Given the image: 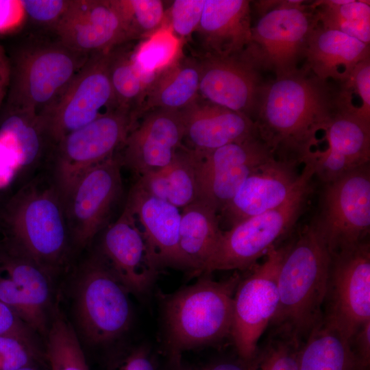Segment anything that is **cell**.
Masks as SVG:
<instances>
[{"instance_id": "1", "label": "cell", "mask_w": 370, "mask_h": 370, "mask_svg": "<svg viewBox=\"0 0 370 370\" xmlns=\"http://www.w3.org/2000/svg\"><path fill=\"white\" fill-rule=\"evenodd\" d=\"M332 82L319 79L304 64L264 82L254 121L258 137L275 158L304 164L338 109Z\"/></svg>"}, {"instance_id": "34", "label": "cell", "mask_w": 370, "mask_h": 370, "mask_svg": "<svg viewBox=\"0 0 370 370\" xmlns=\"http://www.w3.org/2000/svg\"><path fill=\"white\" fill-rule=\"evenodd\" d=\"M46 357L51 370H88L75 330L58 310L47 330Z\"/></svg>"}, {"instance_id": "40", "label": "cell", "mask_w": 370, "mask_h": 370, "mask_svg": "<svg viewBox=\"0 0 370 370\" xmlns=\"http://www.w3.org/2000/svg\"><path fill=\"white\" fill-rule=\"evenodd\" d=\"M36 349L14 336H0V370H16L31 365Z\"/></svg>"}, {"instance_id": "22", "label": "cell", "mask_w": 370, "mask_h": 370, "mask_svg": "<svg viewBox=\"0 0 370 370\" xmlns=\"http://www.w3.org/2000/svg\"><path fill=\"white\" fill-rule=\"evenodd\" d=\"M125 206L133 215L158 268L186 269L180 249L179 208L151 195L136 183Z\"/></svg>"}, {"instance_id": "25", "label": "cell", "mask_w": 370, "mask_h": 370, "mask_svg": "<svg viewBox=\"0 0 370 370\" xmlns=\"http://www.w3.org/2000/svg\"><path fill=\"white\" fill-rule=\"evenodd\" d=\"M369 46L317 23L308 38L304 65L321 79L341 82L360 62L370 58Z\"/></svg>"}, {"instance_id": "26", "label": "cell", "mask_w": 370, "mask_h": 370, "mask_svg": "<svg viewBox=\"0 0 370 370\" xmlns=\"http://www.w3.org/2000/svg\"><path fill=\"white\" fill-rule=\"evenodd\" d=\"M222 232L217 212L207 203L197 199L182 208L180 249L186 270L202 274Z\"/></svg>"}, {"instance_id": "4", "label": "cell", "mask_w": 370, "mask_h": 370, "mask_svg": "<svg viewBox=\"0 0 370 370\" xmlns=\"http://www.w3.org/2000/svg\"><path fill=\"white\" fill-rule=\"evenodd\" d=\"M304 1H270L269 10L252 25L245 52L262 71L275 77L301 66L309 36L317 25L314 8Z\"/></svg>"}, {"instance_id": "19", "label": "cell", "mask_w": 370, "mask_h": 370, "mask_svg": "<svg viewBox=\"0 0 370 370\" xmlns=\"http://www.w3.org/2000/svg\"><path fill=\"white\" fill-rule=\"evenodd\" d=\"M325 184L370 161V122L338 109L330 118L306 162ZM304 162V163H305Z\"/></svg>"}, {"instance_id": "13", "label": "cell", "mask_w": 370, "mask_h": 370, "mask_svg": "<svg viewBox=\"0 0 370 370\" xmlns=\"http://www.w3.org/2000/svg\"><path fill=\"white\" fill-rule=\"evenodd\" d=\"M122 166L113 155L82 175L62 198L69 232L79 246L106 225L123 192Z\"/></svg>"}, {"instance_id": "46", "label": "cell", "mask_w": 370, "mask_h": 370, "mask_svg": "<svg viewBox=\"0 0 370 370\" xmlns=\"http://www.w3.org/2000/svg\"><path fill=\"white\" fill-rule=\"evenodd\" d=\"M116 370H153L151 362L140 352H134Z\"/></svg>"}, {"instance_id": "2", "label": "cell", "mask_w": 370, "mask_h": 370, "mask_svg": "<svg viewBox=\"0 0 370 370\" xmlns=\"http://www.w3.org/2000/svg\"><path fill=\"white\" fill-rule=\"evenodd\" d=\"M331 263L332 254L314 220L289 245L279 270V304L271 322L281 332L299 340L322 321Z\"/></svg>"}, {"instance_id": "36", "label": "cell", "mask_w": 370, "mask_h": 370, "mask_svg": "<svg viewBox=\"0 0 370 370\" xmlns=\"http://www.w3.org/2000/svg\"><path fill=\"white\" fill-rule=\"evenodd\" d=\"M1 131L8 133L18 149L21 166L33 164L41 150V132H45L40 118L32 119L14 112L2 123Z\"/></svg>"}, {"instance_id": "29", "label": "cell", "mask_w": 370, "mask_h": 370, "mask_svg": "<svg viewBox=\"0 0 370 370\" xmlns=\"http://www.w3.org/2000/svg\"><path fill=\"white\" fill-rule=\"evenodd\" d=\"M299 370H363L352 341L325 319L300 347Z\"/></svg>"}, {"instance_id": "5", "label": "cell", "mask_w": 370, "mask_h": 370, "mask_svg": "<svg viewBox=\"0 0 370 370\" xmlns=\"http://www.w3.org/2000/svg\"><path fill=\"white\" fill-rule=\"evenodd\" d=\"M308 176L282 206L247 218L223 231L202 273L251 269L299 218L311 191Z\"/></svg>"}, {"instance_id": "27", "label": "cell", "mask_w": 370, "mask_h": 370, "mask_svg": "<svg viewBox=\"0 0 370 370\" xmlns=\"http://www.w3.org/2000/svg\"><path fill=\"white\" fill-rule=\"evenodd\" d=\"M199 58L184 55L160 73L151 84L140 116L154 109L180 111L199 98Z\"/></svg>"}, {"instance_id": "42", "label": "cell", "mask_w": 370, "mask_h": 370, "mask_svg": "<svg viewBox=\"0 0 370 370\" xmlns=\"http://www.w3.org/2000/svg\"><path fill=\"white\" fill-rule=\"evenodd\" d=\"M29 328L10 307L0 301V336L16 337L34 347Z\"/></svg>"}, {"instance_id": "30", "label": "cell", "mask_w": 370, "mask_h": 370, "mask_svg": "<svg viewBox=\"0 0 370 370\" xmlns=\"http://www.w3.org/2000/svg\"><path fill=\"white\" fill-rule=\"evenodd\" d=\"M3 268L25 295L32 314L31 328L40 333L47 332L49 287L43 267L25 255V258L5 260Z\"/></svg>"}, {"instance_id": "20", "label": "cell", "mask_w": 370, "mask_h": 370, "mask_svg": "<svg viewBox=\"0 0 370 370\" xmlns=\"http://www.w3.org/2000/svg\"><path fill=\"white\" fill-rule=\"evenodd\" d=\"M101 259L130 293H146L158 271L146 240L125 206L119 217L105 230Z\"/></svg>"}, {"instance_id": "11", "label": "cell", "mask_w": 370, "mask_h": 370, "mask_svg": "<svg viewBox=\"0 0 370 370\" xmlns=\"http://www.w3.org/2000/svg\"><path fill=\"white\" fill-rule=\"evenodd\" d=\"M110 51L88 58L54 103L40 116L45 132L57 142L114 108L109 76Z\"/></svg>"}, {"instance_id": "12", "label": "cell", "mask_w": 370, "mask_h": 370, "mask_svg": "<svg viewBox=\"0 0 370 370\" xmlns=\"http://www.w3.org/2000/svg\"><path fill=\"white\" fill-rule=\"evenodd\" d=\"M136 123L132 113L112 108L60 140L56 175L62 198L86 171L114 155Z\"/></svg>"}, {"instance_id": "41", "label": "cell", "mask_w": 370, "mask_h": 370, "mask_svg": "<svg viewBox=\"0 0 370 370\" xmlns=\"http://www.w3.org/2000/svg\"><path fill=\"white\" fill-rule=\"evenodd\" d=\"M27 14L36 21L56 25L67 10L68 0H23Z\"/></svg>"}, {"instance_id": "38", "label": "cell", "mask_w": 370, "mask_h": 370, "mask_svg": "<svg viewBox=\"0 0 370 370\" xmlns=\"http://www.w3.org/2000/svg\"><path fill=\"white\" fill-rule=\"evenodd\" d=\"M136 39H144L160 29L166 9L160 0H121Z\"/></svg>"}, {"instance_id": "37", "label": "cell", "mask_w": 370, "mask_h": 370, "mask_svg": "<svg viewBox=\"0 0 370 370\" xmlns=\"http://www.w3.org/2000/svg\"><path fill=\"white\" fill-rule=\"evenodd\" d=\"M281 334L250 361L249 370H299V340L292 334Z\"/></svg>"}, {"instance_id": "10", "label": "cell", "mask_w": 370, "mask_h": 370, "mask_svg": "<svg viewBox=\"0 0 370 370\" xmlns=\"http://www.w3.org/2000/svg\"><path fill=\"white\" fill-rule=\"evenodd\" d=\"M314 221L332 255L364 241L370 230L369 164L325 183Z\"/></svg>"}, {"instance_id": "23", "label": "cell", "mask_w": 370, "mask_h": 370, "mask_svg": "<svg viewBox=\"0 0 370 370\" xmlns=\"http://www.w3.org/2000/svg\"><path fill=\"white\" fill-rule=\"evenodd\" d=\"M188 148L207 153L258 135L249 116L199 98L180 111Z\"/></svg>"}, {"instance_id": "9", "label": "cell", "mask_w": 370, "mask_h": 370, "mask_svg": "<svg viewBox=\"0 0 370 370\" xmlns=\"http://www.w3.org/2000/svg\"><path fill=\"white\" fill-rule=\"evenodd\" d=\"M88 58L62 44L24 52L17 62L12 90L16 113L40 118Z\"/></svg>"}, {"instance_id": "7", "label": "cell", "mask_w": 370, "mask_h": 370, "mask_svg": "<svg viewBox=\"0 0 370 370\" xmlns=\"http://www.w3.org/2000/svg\"><path fill=\"white\" fill-rule=\"evenodd\" d=\"M288 247L270 249L263 262L254 265L236 288L230 336L246 361L256 357L258 341L277 311L278 273Z\"/></svg>"}, {"instance_id": "21", "label": "cell", "mask_w": 370, "mask_h": 370, "mask_svg": "<svg viewBox=\"0 0 370 370\" xmlns=\"http://www.w3.org/2000/svg\"><path fill=\"white\" fill-rule=\"evenodd\" d=\"M184 125L180 111L154 109L129 132L124 143L122 165L139 177L169 164L183 145Z\"/></svg>"}, {"instance_id": "18", "label": "cell", "mask_w": 370, "mask_h": 370, "mask_svg": "<svg viewBox=\"0 0 370 370\" xmlns=\"http://www.w3.org/2000/svg\"><path fill=\"white\" fill-rule=\"evenodd\" d=\"M199 97L243 114L253 121L263 81L262 71L245 51L230 56L203 54Z\"/></svg>"}, {"instance_id": "33", "label": "cell", "mask_w": 370, "mask_h": 370, "mask_svg": "<svg viewBox=\"0 0 370 370\" xmlns=\"http://www.w3.org/2000/svg\"><path fill=\"white\" fill-rule=\"evenodd\" d=\"M184 43L162 25L142 39L132 51L131 58L137 71L151 84L160 73L183 56Z\"/></svg>"}, {"instance_id": "39", "label": "cell", "mask_w": 370, "mask_h": 370, "mask_svg": "<svg viewBox=\"0 0 370 370\" xmlns=\"http://www.w3.org/2000/svg\"><path fill=\"white\" fill-rule=\"evenodd\" d=\"M205 1H173L170 7L166 9L162 25L169 28L175 36L184 42L198 28Z\"/></svg>"}, {"instance_id": "43", "label": "cell", "mask_w": 370, "mask_h": 370, "mask_svg": "<svg viewBox=\"0 0 370 370\" xmlns=\"http://www.w3.org/2000/svg\"><path fill=\"white\" fill-rule=\"evenodd\" d=\"M26 16L23 0H0V34L18 29Z\"/></svg>"}, {"instance_id": "48", "label": "cell", "mask_w": 370, "mask_h": 370, "mask_svg": "<svg viewBox=\"0 0 370 370\" xmlns=\"http://www.w3.org/2000/svg\"><path fill=\"white\" fill-rule=\"evenodd\" d=\"M9 66L5 53L0 46V66Z\"/></svg>"}, {"instance_id": "31", "label": "cell", "mask_w": 370, "mask_h": 370, "mask_svg": "<svg viewBox=\"0 0 370 370\" xmlns=\"http://www.w3.org/2000/svg\"><path fill=\"white\" fill-rule=\"evenodd\" d=\"M131 52L117 47L110 51L109 76L114 108L132 113L137 120L151 84L136 69Z\"/></svg>"}, {"instance_id": "15", "label": "cell", "mask_w": 370, "mask_h": 370, "mask_svg": "<svg viewBox=\"0 0 370 370\" xmlns=\"http://www.w3.org/2000/svg\"><path fill=\"white\" fill-rule=\"evenodd\" d=\"M197 198L219 212L245 180L274 157L258 135L207 153L195 151Z\"/></svg>"}, {"instance_id": "24", "label": "cell", "mask_w": 370, "mask_h": 370, "mask_svg": "<svg viewBox=\"0 0 370 370\" xmlns=\"http://www.w3.org/2000/svg\"><path fill=\"white\" fill-rule=\"evenodd\" d=\"M250 1L206 0L195 33L204 54L230 56L244 52L251 36Z\"/></svg>"}, {"instance_id": "45", "label": "cell", "mask_w": 370, "mask_h": 370, "mask_svg": "<svg viewBox=\"0 0 370 370\" xmlns=\"http://www.w3.org/2000/svg\"><path fill=\"white\" fill-rule=\"evenodd\" d=\"M352 343L356 345L355 354L361 367L363 370H367L370 359V320L365 323L356 333Z\"/></svg>"}, {"instance_id": "28", "label": "cell", "mask_w": 370, "mask_h": 370, "mask_svg": "<svg viewBox=\"0 0 370 370\" xmlns=\"http://www.w3.org/2000/svg\"><path fill=\"white\" fill-rule=\"evenodd\" d=\"M195 162V152L182 145L169 164L136 183L151 195L183 208L197 198Z\"/></svg>"}, {"instance_id": "16", "label": "cell", "mask_w": 370, "mask_h": 370, "mask_svg": "<svg viewBox=\"0 0 370 370\" xmlns=\"http://www.w3.org/2000/svg\"><path fill=\"white\" fill-rule=\"evenodd\" d=\"M66 47L82 54L108 52L136 40L121 0H74L54 25Z\"/></svg>"}, {"instance_id": "47", "label": "cell", "mask_w": 370, "mask_h": 370, "mask_svg": "<svg viewBox=\"0 0 370 370\" xmlns=\"http://www.w3.org/2000/svg\"><path fill=\"white\" fill-rule=\"evenodd\" d=\"M210 370H249V368L247 369L243 365L236 363L223 362L213 367Z\"/></svg>"}, {"instance_id": "14", "label": "cell", "mask_w": 370, "mask_h": 370, "mask_svg": "<svg viewBox=\"0 0 370 370\" xmlns=\"http://www.w3.org/2000/svg\"><path fill=\"white\" fill-rule=\"evenodd\" d=\"M325 319L351 341L370 320V247L362 241L332 255Z\"/></svg>"}, {"instance_id": "3", "label": "cell", "mask_w": 370, "mask_h": 370, "mask_svg": "<svg viewBox=\"0 0 370 370\" xmlns=\"http://www.w3.org/2000/svg\"><path fill=\"white\" fill-rule=\"evenodd\" d=\"M240 280L237 273L221 281L201 278L167 296L163 306L166 340L174 347L189 348L230 336L233 297Z\"/></svg>"}, {"instance_id": "17", "label": "cell", "mask_w": 370, "mask_h": 370, "mask_svg": "<svg viewBox=\"0 0 370 370\" xmlns=\"http://www.w3.org/2000/svg\"><path fill=\"white\" fill-rule=\"evenodd\" d=\"M299 165L275 157L260 164L219 212L220 224L225 223L230 228L247 218L282 206L308 176L314 175L311 162H306L300 172Z\"/></svg>"}, {"instance_id": "44", "label": "cell", "mask_w": 370, "mask_h": 370, "mask_svg": "<svg viewBox=\"0 0 370 370\" xmlns=\"http://www.w3.org/2000/svg\"><path fill=\"white\" fill-rule=\"evenodd\" d=\"M20 160L16 144L7 132L0 130V177L4 181L12 175L14 167H19Z\"/></svg>"}, {"instance_id": "8", "label": "cell", "mask_w": 370, "mask_h": 370, "mask_svg": "<svg viewBox=\"0 0 370 370\" xmlns=\"http://www.w3.org/2000/svg\"><path fill=\"white\" fill-rule=\"evenodd\" d=\"M129 293L101 258L88 263L75 294L77 322L88 340L108 343L128 330L132 314Z\"/></svg>"}, {"instance_id": "32", "label": "cell", "mask_w": 370, "mask_h": 370, "mask_svg": "<svg viewBox=\"0 0 370 370\" xmlns=\"http://www.w3.org/2000/svg\"><path fill=\"white\" fill-rule=\"evenodd\" d=\"M318 24L370 45L369 1L327 0L311 3Z\"/></svg>"}, {"instance_id": "49", "label": "cell", "mask_w": 370, "mask_h": 370, "mask_svg": "<svg viewBox=\"0 0 370 370\" xmlns=\"http://www.w3.org/2000/svg\"><path fill=\"white\" fill-rule=\"evenodd\" d=\"M16 370H38V369L32 367L31 365H29V366L23 367Z\"/></svg>"}, {"instance_id": "35", "label": "cell", "mask_w": 370, "mask_h": 370, "mask_svg": "<svg viewBox=\"0 0 370 370\" xmlns=\"http://www.w3.org/2000/svg\"><path fill=\"white\" fill-rule=\"evenodd\" d=\"M336 83L338 108L370 122V58L360 62L346 79Z\"/></svg>"}, {"instance_id": "6", "label": "cell", "mask_w": 370, "mask_h": 370, "mask_svg": "<svg viewBox=\"0 0 370 370\" xmlns=\"http://www.w3.org/2000/svg\"><path fill=\"white\" fill-rule=\"evenodd\" d=\"M9 220L26 256L43 268L61 260L69 232L57 187H26L12 204Z\"/></svg>"}]
</instances>
